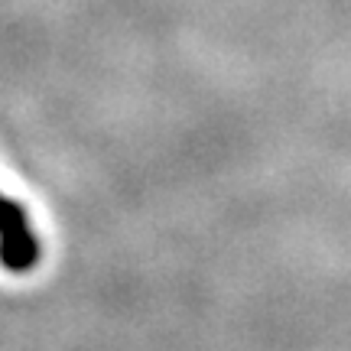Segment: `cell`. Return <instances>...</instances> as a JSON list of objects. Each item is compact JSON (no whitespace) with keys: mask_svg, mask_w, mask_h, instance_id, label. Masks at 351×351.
Wrapping results in <instances>:
<instances>
[{"mask_svg":"<svg viewBox=\"0 0 351 351\" xmlns=\"http://www.w3.org/2000/svg\"><path fill=\"white\" fill-rule=\"evenodd\" d=\"M43 244L36 241L20 202L0 195V267L10 274H29L39 263Z\"/></svg>","mask_w":351,"mask_h":351,"instance_id":"6da1fadb","label":"cell"}]
</instances>
